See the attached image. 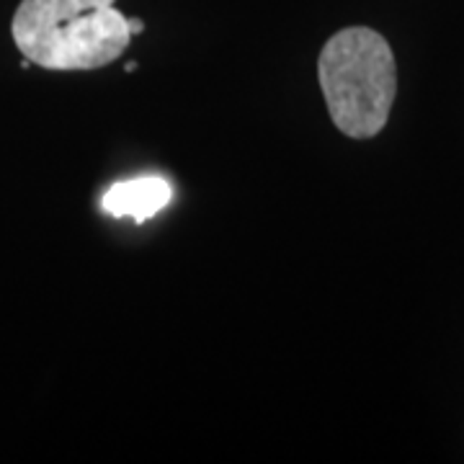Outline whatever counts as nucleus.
I'll return each mask as SVG.
<instances>
[{"mask_svg":"<svg viewBox=\"0 0 464 464\" xmlns=\"http://www.w3.org/2000/svg\"><path fill=\"white\" fill-rule=\"evenodd\" d=\"M170 199H173V188L166 179L140 176V179L114 183L103 194L101 207L111 217H132L134 222H148L150 217L166 209Z\"/></svg>","mask_w":464,"mask_h":464,"instance_id":"7ed1b4c3","label":"nucleus"},{"mask_svg":"<svg viewBox=\"0 0 464 464\" xmlns=\"http://www.w3.org/2000/svg\"><path fill=\"white\" fill-rule=\"evenodd\" d=\"M11 34L18 52L44 70H96L132 42L114 0H21Z\"/></svg>","mask_w":464,"mask_h":464,"instance_id":"f257e3e1","label":"nucleus"},{"mask_svg":"<svg viewBox=\"0 0 464 464\" xmlns=\"http://www.w3.org/2000/svg\"><path fill=\"white\" fill-rule=\"evenodd\" d=\"M317 78L338 132L372 140L390 119L398 65L387 39L366 26L333 34L317 57Z\"/></svg>","mask_w":464,"mask_h":464,"instance_id":"f03ea898","label":"nucleus"},{"mask_svg":"<svg viewBox=\"0 0 464 464\" xmlns=\"http://www.w3.org/2000/svg\"><path fill=\"white\" fill-rule=\"evenodd\" d=\"M127 29H130V34H142L145 32V24L140 21V18H127Z\"/></svg>","mask_w":464,"mask_h":464,"instance_id":"20e7f679","label":"nucleus"},{"mask_svg":"<svg viewBox=\"0 0 464 464\" xmlns=\"http://www.w3.org/2000/svg\"><path fill=\"white\" fill-rule=\"evenodd\" d=\"M124 70H127V72H134V70H137V63H130V65L124 67Z\"/></svg>","mask_w":464,"mask_h":464,"instance_id":"39448f33","label":"nucleus"}]
</instances>
